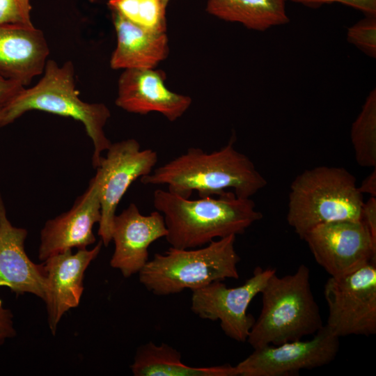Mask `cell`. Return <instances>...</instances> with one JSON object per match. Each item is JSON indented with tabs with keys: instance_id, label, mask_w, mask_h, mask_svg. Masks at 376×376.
<instances>
[{
	"instance_id": "e0dca14e",
	"label": "cell",
	"mask_w": 376,
	"mask_h": 376,
	"mask_svg": "<svg viewBox=\"0 0 376 376\" xmlns=\"http://www.w3.org/2000/svg\"><path fill=\"white\" fill-rule=\"evenodd\" d=\"M49 49L36 27L0 25V77L26 87L43 73Z\"/></svg>"
},
{
	"instance_id": "3957f363",
	"label": "cell",
	"mask_w": 376,
	"mask_h": 376,
	"mask_svg": "<svg viewBox=\"0 0 376 376\" xmlns=\"http://www.w3.org/2000/svg\"><path fill=\"white\" fill-rule=\"evenodd\" d=\"M79 94L73 63L68 61L59 65L55 61L48 59L39 81L32 87H24L0 109V127L13 123L32 110L70 117L82 123L91 139L93 145L92 164L97 168L102 157V152L111 143L104 130L111 112L103 103L82 101Z\"/></svg>"
},
{
	"instance_id": "f546056e",
	"label": "cell",
	"mask_w": 376,
	"mask_h": 376,
	"mask_svg": "<svg viewBox=\"0 0 376 376\" xmlns=\"http://www.w3.org/2000/svg\"><path fill=\"white\" fill-rule=\"evenodd\" d=\"M171 0H162L163 4L167 7L168 4L169 3V2L171 1Z\"/></svg>"
},
{
	"instance_id": "d4e9b609",
	"label": "cell",
	"mask_w": 376,
	"mask_h": 376,
	"mask_svg": "<svg viewBox=\"0 0 376 376\" xmlns=\"http://www.w3.org/2000/svg\"><path fill=\"white\" fill-rule=\"evenodd\" d=\"M310 7L324 3H340L363 12L366 15L376 16V0H290Z\"/></svg>"
},
{
	"instance_id": "603a6c76",
	"label": "cell",
	"mask_w": 376,
	"mask_h": 376,
	"mask_svg": "<svg viewBox=\"0 0 376 376\" xmlns=\"http://www.w3.org/2000/svg\"><path fill=\"white\" fill-rule=\"evenodd\" d=\"M349 42L372 58L376 57V16L366 15L347 32Z\"/></svg>"
},
{
	"instance_id": "2e32d148",
	"label": "cell",
	"mask_w": 376,
	"mask_h": 376,
	"mask_svg": "<svg viewBox=\"0 0 376 376\" xmlns=\"http://www.w3.org/2000/svg\"><path fill=\"white\" fill-rule=\"evenodd\" d=\"M27 231L12 225L0 191V286L17 295L31 293L45 297L46 270L44 264L33 263L27 256L24 242Z\"/></svg>"
},
{
	"instance_id": "d6986e66",
	"label": "cell",
	"mask_w": 376,
	"mask_h": 376,
	"mask_svg": "<svg viewBox=\"0 0 376 376\" xmlns=\"http://www.w3.org/2000/svg\"><path fill=\"white\" fill-rule=\"evenodd\" d=\"M181 358L170 345L149 342L138 348L130 368L135 376H238L235 366L193 367L185 365Z\"/></svg>"
},
{
	"instance_id": "ba28073f",
	"label": "cell",
	"mask_w": 376,
	"mask_h": 376,
	"mask_svg": "<svg viewBox=\"0 0 376 376\" xmlns=\"http://www.w3.org/2000/svg\"><path fill=\"white\" fill-rule=\"evenodd\" d=\"M107 151L95 174L101 203L98 235L105 246L111 241L113 221L121 198L134 181L152 171L158 159L155 150H141L134 139L111 143Z\"/></svg>"
},
{
	"instance_id": "ac0fdd59",
	"label": "cell",
	"mask_w": 376,
	"mask_h": 376,
	"mask_svg": "<svg viewBox=\"0 0 376 376\" xmlns=\"http://www.w3.org/2000/svg\"><path fill=\"white\" fill-rule=\"evenodd\" d=\"M116 34V47L109 65L113 70L155 68L169 54L166 32L141 27L109 9Z\"/></svg>"
},
{
	"instance_id": "4fadbf2b",
	"label": "cell",
	"mask_w": 376,
	"mask_h": 376,
	"mask_svg": "<svg viewBox=\"0 0 376 376\" xmlns=\"http://www.w3.org/2000/svg\"><path fill=\"white\" fill-rule=\"evenodd\" d=\"M165 79L166 74L155 68L123 70L118 81L116 105L129 113L157 112L170 122L178 120L189 109L192 100L169 90Z\"/></svg>"
},
{
	"instance_id": "44dd1931",
	"label": "cell",
	"mask_w": 376,
	"mask_h": 376,
	"mask_svg": "<svg viewBox=\"0 0 376 376\" xmlns=\"http://www.w3.org/2000/svg\"><path fill=\"white\" fill-rule=\"evenodd\" d=\"M350 138L357 163L362 167H376V90L367 96L353 122Z\"/></svg>"
},
{
	"instance_id": "4dcf8cb0",
	"label": "cell",
	"mask_w": 376,
	"mask_h": 376,
	"mask_svg": "<svg viewBox=\"0 0 376 376\" xmlns=\"http://www.w3.org/2000/svg\"><path fill=\"white\" fill-rule=\"evenodd\" d=\"M88 1H89L90 2H91V3H93V2H95L96 0H88Z\"/></svg>"
},
{
	"instance_id": "cb8c5ba5",
	"label": "cell",
	"mask_w": 376,
	"mask_h": 376,
	"mask_svg": "<svg viewBox=\"0 0 376 376\" xmlns=\"http://www.w3.org/2000/svg\"><path fill=\"white\" fill-rule=\"evenodd\" d=\"M31 0H0V25L33 27Z\"/></svg>"
},
{
	"instance_id": "5b68a950",
	"label": "cell",
	"mask_w": 376,
	"mask_h": 376,
	"mask_svg": "<svg viewBox=\"0 0 376 376\" xmlns=\"http://www.w3.org/2000/svg\"><path fill=\"white\" fill-rule=\"evenodd\" d=\"M363 195L343 167L319 166L298 175L290 185L287 221L301 240L315 226L361 220Z\"/></svg>"
},
{
	"instance_id": "ffe728a7",
	"label": "cell",
	"mask_w": 376,
	"mask_h": 376,
	"mask_svg": "<svg viewBox=\"0 0 376 376\" xmlns=\"http://www.w3.org/2000/svg\"><path fill=\"white\" fill-rule=\"evenodd\" d=\"M287 0H207L206 11L229 22L240 23L248 29L264 31L287 24Z\"/></svg>"
},
{
	"instance_id": "6da1fadb",
	"label": "cell",
	"mask_w": 376,
	"mask_h": 376,
	"mask_svg": "<svg viewBox=\"0 0 376 376\" xmlns=\"http://www.w3.org/2000/svg\"><path fill=\"white\" fill-rule=\"evenodd\" d=\"M235 137L218 150L206 152L189 148L183 154L141 178L144 185H166L169 191L189 198L213 196L233 189L237 197L249 198L264 188L267 181L252 161L235 148Z\"/></svg>"
},
{
	"instance_id": "9c48e42d",
	"label": "cell",
	"mask_w": 376,
	"mask_h": 376,
	"mask_svg": "<svg viewBox=\"0 0 376 376\" xmlns=\"http://www.w3.org/2000/svg\"><path fill=\"white\" fill-rule=\"evenodd\" d=\"M275 272L273 268L257 267L252 276L238 287L228 288L222 281H214L192 290L191 311L202 319L219 320L227 336L245 342L256 320L247 313L248 307Z\"/></svg>"
},
{
	"instance_id": "83f0119b",
	"label": "cell",
	"mask_w": 376,
	"mask_h": 376,
	"mask_svg": "<svg viewBox=\"0 0 376 376\" xmlns=\"http://www.w3.org/2000/svg\"><path fill=\"white\" fill-rule=\"evenodd\" d=\"M13 315L10 310L0 306V344L7 338H11L15 335L13 327Z\"/></svg>"
},
{
	"instance_id": "d6a6232c",
	"label": "cell",
	"mask_w": 376,
	"mask_h": 376,
	"mask_svg": "<svg viewBox=\"0 0 376 376\" xmlns=\"http://www.w3.org/2000/svg\"><path fill=\"white\" fill-rule=\"evenodd\" d=\"M0 119H1V112H0Z\"/></svg>"
},
{
	"instance_id": "7a4b0ae2",
	"label": "cell",
	"mask_w": 376,
	"mask_h": 376,
	"mask_svg": "<svg viewBox=\"0 0 376 376\" xmlns=\"http://www.w3.org/2000/svg\"><path fill=\"white\" fill-rule=\"evenodd\" d=\"M152 202L163 215L166 240L177 249L201 247L215 238L243 234L263 218L251 198H239L232 192L191 200L157 189Z\"/></svg>"
},
{
	"instance_id": "277c9868",
	"label": "cell",
	"mask_w": 376,
	"mask_h": 376,
	"mask_svg": "<svg viewBox=\"0 0 376 376\" xmlns=\"http://www.w3.org/2000/svg\"><path fill=\"white\" fill-rule=\"evenodd\" d=\"M260 294L261 311L246 340L253 349L302 339L323 327L305 265L291 274L275 272Z\"/></svg>"
},
{
	"instance_id": "484cf974",
	"label": "cell",
	"mask_w": 376,
	"mask_h": 376,
	"mask_svg": "<svg viewBox=\"0 0 376 376\" xmlns=\"http://www.w3.org/2000/svg\"><path fill=\"white\" fill-rule=\"evenodd\" d=\"M361 220L376 240V197L370 196L367 201L363 202L361 210Z\"/></svg>"
},
{
	"instance_id": "8992f818",
	"label": "cell",
	"mask_w": 376,
	"mask_h": 376,
	"mask_svg": "<svg viewBox=\"0 0 376 376\" xmlns=\"http://www.w3.org/2000/svg\"><path fill=\"white\" fill-rule=\"evenodd\" d=\"M236 235L214 240L198 249L171 246L156 253L139 272V281L158 296L191 291L214 281L237 279L240 258L235 247Z\"/></svg>"
},
{
	"instance_id": "4316f807",
	"label": "cell",
	"mask_w": 376,
	"mask_h": 376,
	"mask_svg": "<svg viewBox=\"0 0 376 376\" xmlns=\"http://www.w3.org/2000/svg\"><path fill=\"white\" fill-rule=\"evenodd\" d=\"M24 87L16 81L0 77V109L10 102Z\"/></svg>"
},
{
	"instance_id": "7c38bea8",
	"label": "cell",
	"mask_w": 376,
	"mask_h": 376,
	"mask_svg": "<svg viewBox=\"0 0 376 376\" xmlns=\"http://www.w3.org/2000/svg\"><path fill=\"white\" fill-rule=\"evenodd\" d=\"M100 219V182L95 175L70 210L45 223L40 233L38 258L45 260L73 248L86 249L95 242L93 228Z\"/></svg>"
},
{
	"instance_id": "30bf717a",
	"label": "cell",
	"mask_w": 376,
	"mask_h": 376,
	"mask_svg": "<svg viewBox=\"0 0 376 376\" xmlns=\"http://www.w3.org/2000/svg\"><path fill=\"white\" fill-rule=\"evenodd\" d=\"M304 240L316 263L330 276L352 273L376 260V240L361 220H340L320 224Z\"/></svg>"
},
{
	"instance_id": "1f68e13d",
	"label": "cell",
	"mask_w": 376,
	"mask_h": 376,
	"mask_svg": "<svg viewBox=\"0 0 376 376\" xmlns=\"http://www.w3.org/2000/svg\"><path fill=\"white\" fill-rule=\"evenodd\" d=\"M0 306H2V301L1 299H0Z\"/></svg>"
},
{
	"instance_id": "52a82bcc",
	"label": "cell",
	"mask_w": 376,
	"mask_h": 376,
	"mask_svg": "<svg viewBox=\"0 0 376 376\" xmlns=\"http://www.w3.org/2000/svg\"><path fill=\"white\" fill-rule=\"evenodd\" d=\"M328 308L325 326L338 338L376 334V260L324 287Z\"/></svg>"
},
{
	"instance_id": "9a60e30c",
	"label": "cell",
	"mask_w": 376,
	"mask_h": 376,
	"mask_svg": "<svg viewBox=\"0 0 376 376\" xmlns=\"http://www.w3.org/2000/svg\"><path fill=\"white\" fill-rule=\"evenodd\" d=\"M102 245L100 240L92 249H77L75 253L68 250L45 260L47 278L44 301L49 327L54 335L63 315L79 305L84 290V272L98 256Z\"/></svg>"
},
{
	"instance_id": "f1b7e54d",
	"label": "cell",
	"mask_w": 376,
	"mask_h": 376,
	"mask_svg": "<svg viewBox=\"0 0 376 376\" xmlns=\"http://www.w3.org/2000/svg\"><path fill=\"white\" fill-rule=\"evenodd\" d=\"M358 189L363 195L366 194L376 197V167L362 180Z\"/></svg>"
},
{
	"instance_id": "8fae6325",
	"label": "cell",
	"mask_w": 376,
	"mask_h": 376,
	"mask_svg": "<svg viewBox=\"0 0 376 376\" xmlns=\"http://www.w3.org/2000/svg\"><path fill=\"white\" fill-rule=\"evenodd\" d=\"M339 347V338L323 325L310 340L299 339L254 349L235 368L238 376L297 375L301 370L331 363Z\"/></svg>"
},
{
	"instance_id": "7402d4cb",
	"label": "cell",
	"mask_w": 376,
	"mask_h": 376,
	"mask_svg": "<svg viewBox=\"0 0 376 376\" xmlns=\"http://www.w3.org/2000/svg\"><path fill=\"white\" fill-rule=\"evenodd\" d=\"M115 10L130 22L155 32H166V7L162 0H109Z\"/></svg>"
},
{
	"instance_id": "5bb4252c",
	"label": "cell",
	"mask_w": 376,
	"mask_h": 376,
	"mask_svg": "<svg viewBox=\"0 0 376 376\" xmlns=\"http://www.w3.org/2000/svg\"><path fill=\"white\" fill-rule=\"evenodd\" d=\"M167 229L163 215L157 210L143 215L130 203L114 217L111 240L115 248L110 260L113 268L128 278L139 273L148 261V248L155 241L165 237Z\"/></svg>"
}]
</instances>
